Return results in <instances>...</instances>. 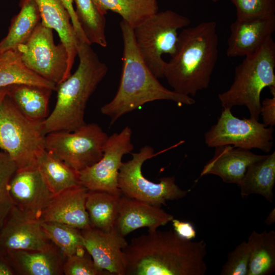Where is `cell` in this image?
Returning <instances> with one entry per match:
<instances>
[{
	"mask_svg": "<svg viewBox=\"0 0 275 275\" xmlns=\"http://www.w3.org/2000/svg\"><path fill=\"white\" fill-rule=\"evenodd\" d=\"M207 244L179 237L172 229L132 238L123 249L125 275H204Z\"/></svg>",
	"mask_w": 275,
	"mask_h": 275,
	"instance_id": "6da1fadb",
	"label": "cell"
},
{
	"mask_svg": "<svg viewBox=\"0 0 275 275\" xmlns=\"http://www.w3.org/2000/svg\"><path fill=\"white\" fill-rule=\"evenodd\" d=\"M120 26L123 41L120 82L113 99L100 108L102 114L109 117L110 125L149 102L167 100L180 105L194 104L196 101L190 96L169 90L160 84L139 53L133 28L123 20Z\"/></svg>",
	"mask_w": 275,
	"mask_h": 275,
	"instance_id": "7a4b0ae2",
	"label": "cell"
},
{
	"mask_svg": "<svg viewBox=\"0 0 275 275\" xmlns=\"http://www.w3.org/2000/svg\"><path fill=\"white\" fill-rule=\"evenodd\" d=\"M218 44L215 21L183 28L176 51L164 69V77L174 91L195 96L208 87L217 60Z\"/></svg>",
	"mask_w": 275,
	"mask_h": 275,
	"instance_id": "3957f363",
	"label": "cell"
},
{
	"mask_svg": "<svg viewBox=\"0 0 275 275\" xmlns=\"http://www.w3.org/2000/svg\"><path fill=\"white\" fill-rule=\"evenodd\" d=\"M79 64L76 71L57 87V99L51 113L44 121L48 133L74 131L86 124L87 102L108 71L91 44L78 40Z\"/></svg>",
	"mask_w": 275,
	"mask_h": 275,
	"instance_id": "277c9868",
	"label": "cell"
},
{
	"mask_svg": "<svg viewBox=\"0 0 275 275\" xmlns=\"http://www.w3.org/2000/svg\"><path fill=\"white\" fill-rule=\"evenodd\" d=\"M275 42L272 37L255 53L245 57L235 70L234 81L227 91L218 94L223 108L245 106L250 117L259 120L260 96L269 88L275 92Z\"/></svg>",
	"mask_w": 275,
	"mask_h": 275,
	"instance_id": "5b68a950",
	"label": "cell"
},
{
	"mask_svg": "<svg viewBox=\"0 0 275 275\" xmlns=\"http://www.w3.org/2000/svg\"><path fill=\"white\" fill-rule=\"evenodd\" d=\"M44 120L23 114L7 95L0 105V149L7 153L17 169L37 166L45 148Z\"/></svg>",
	"mask_w": 275,
	"mask_h": 275,
	"instance_id": "8992f818",
	"label": "cell"
},
{
	"mask_svg": "<svg viewBox=\"0 0 275 275\" xmlns=\"http://www.w3.org/2000/svg\"><path fill=\"white\" fill-rule=\"evenodd\" d=\"M190 20L174 11L167 10L151 15L133 28L139 53L149 70L157 78L164 77L166 62L162 56H172L176 51L178 31L187 27Z\"/></svg>",
	"mask_w": 275,
	"mask_h": 275,
	"instance_id": "52a82bcc",
	"label": "cell"
},
{
	"mask_svg": "<svg viewBox=\"0 0 275 275\" xmlns=\"http://www.w3.org/2000/svg\"><path fill=\"white\" fill-rule=\"evenodd\" d=\"M152 147L146 145L139 152L132 153V158L123 162L119 171L118 185L122 195L147 204L161 207L169 200L184 198L188 190L181 189L174 176L163 177L155 183L145 178L142 171L145 161L156 155Z\"/></svg>",
	"mask_w": 275,
	"mask_h": 275,
	"instance_id": "ba28073f",
	"label": "cell"
},
{
	"mask_svg": "<svg viewBox=\"0 0 275 275\" xmlns=\"http://www.w3.org/2000/svg\"><path fill=\"white\" fill-rule=\"evenodd\" d=\"M108 137L97 123H86L73 131L47 133L45 148L79 172L92 166L102 158Z\"/></svg>",
	"mask_w": 275,
	"mask_h": 275,
	"instance_id": "9c48e42d",
	"label": "cell"
},
{
	"mask_svg": "<svg viewBox=\"0 0 275 275\" xmlns=\"http://www.w3.org/2000/svg\"><path fill=\"white\" fill-rule=\"evenodd\" d=\"M273 127L251 117L239 119L233 115L231 108H224L216 123L205 133L204 140L209 147L229 145L268 153L273 145Z\"/></svg>",
	"mask_w": 275,
	"mask_h": 275,
	"instance_id": "30bf717a",
	"label": "cell"
},
{
	"mask_svg": "<svg viewBox=\"0 0 275 275\" xmlns=\"http://www.w3.org/2000/svg\"><path fill=\"white\" fill-rule=\"evenodd\" d=\"M16 49L25 66L45 79L58 86L68 77L66 49L61 42L55 44L52 30L41 22Z\"/></svg>",
	"mask_w": 275,
	"mask_h": 275,
	"instance_id": "8fae6325",
	"label": "cell"
},
{
	"mask_svg": "<svg viewBox=\"0 0 275 275\" xmlns=\"http://www.w3.org/2000/svg\"><path fill=\"white\" fill-rule=\"evenodd\" d=\"M131 135L132 130L127 126L119 133L108 136L102 158L92 166L78 172L79 183L89 190H103L122 195L118 185V175L123 155L133 149Z\"/></svg>",
	"mask_w": 275,
	"mask_h": 275,
	"instance_id": "7c38bea8",
	"label": "cell"
},
{
	"mask_svg": "<svg viewBox=\"0 0 275 275\" xmlns=\"http://www.w3.org/2000/svg\"><path fill=\"white\" fill-rule=\"evenodd\" d=\"M9 191L14 206L28 217L38 220L53 195L37 166L17 169Z\"/></svg>",
	"mask_w": 275,
	"mask_h": 275,
	"instance_id": "4fadbf2b",
	"label": "cell"
},
{
	"mask_svg": "<svg viewBox=\"0 0 275 275\" xmlns=\"http://www.w3.org/2000/svg\"><path fill=\"white\" fill-rule=\"evenodd\" d=\"M84 246L96 265L111 274L125 275L123 249L128 242L114 227L108 231L90 227L81 230Z\"/></svg>",
	"mask_w": 275,
	"mask_h": 275,
	"instance_id": "5bb4252c",
	"label": "cell"
},
{
	"mask_svg": "<svg viewBox=\"0 0 275 275\" xmlns=\"http://www.w3.org/2000/svg\"><path fill=\"white\" fill-rule=\"evenodd\" d=\"M53 245L40 220L28 217L13 206L0 230L1 250H45Z\"/></svg>",
	"mask_w": 275,
	"mask_h": 275,
	"instance_id": "9a60e30c",
	"label": "cell"
},
{
	"mask_svg": "<svg viewBox=\"0 0 275 275\" xmlns=\"http://www.w3.org/2000/svg\"><path fill=\"white\" fill-rule=\"evenodd\" d=\"M89 190L81 184L53 194L42 212L41 222L65 224L80 230L91 227L86 201Z\"/></svg>",
	"mask_w": 275,
	"mask_h": 275,
	"instance_id": "2e32d148",
	"label": "cell"
},
{
	"mask_svg": "<svg viewBox=\"0 0 275 275\" xmlns=\"http://www.w3.org/2000/svg\"><path fill=\"white\" fill-rule=\"evenodd\" d=\"M275 30V15L237 19L230 25L227 41L229 57H246L256 52Z\"/></svg>",
	"mask_w": 275,
	"mask_h": 275,
	"instance_id": "e0dca14e",
	"label": "cell"
},
{
	"mask_svg": "<svg viewBox=\"0 0 275 275\" xmlns=\"http://www.w3.org/2000/svg\"><path fill=\"white\" fill-rule=\"evenodd\" d=\"M173 218V215L161 207L122 195L114 227L125 237L132 231L144 227L148 228V232L154 231Z\"/></svg>",
	"mask_w": 275,
	"mask_h": 275,
	"instance_id": "ac0fdd59",
	"label": "cell"
},
{
	"mask_svg": "<svg viewBox=\"0 0 275 275\" xmlns=\"http://www.w3.org/2000/svg\"><path fill=\"white\" fill-rule=\"evenodd\" d=\"M15 274L61 275L66 257L54 244L45 250H0Z\"/></svg>",
	"mask_w": 275,
	"mask_h": 275,
	"instance_id": "d6986e66",
	"label": "cell"
},
{
	"mask_svg": "<svg viewBox=\"0 0 275 275\" xmlns=\"http://www.w3.org/2000/svg\"><path fill=\"white\" fill-rule=\"evenodd\" d=\"M264 155L229 145L217 146L212 158L204 166L200 176L212 174L226 183L238 185L249 166Z\"/></svg>",
	"mask_w": 275,
	"mask_h": 275,
	"instance_id": "ffe728a7",
	"label": "cell"
},
{
	"mask_svg": "<svg viewBox=\"0 0 275 275\" xmlns=\"http://www.w3.org/2000/svg\"><path fill=\"white\" fill-rule=\"evenodd\" d=\"M44 26L55 30L68 54V77L77 56L78 39L71 21L70 14L61 0H34Z\"/></svg>",
	"mask_w": 275,
	"mask_h": 275,
	"instance_id": "44dd1931",
	"label": "cell"
},
{
	"mask_svg": "<svg viewBox=\"0 0 275 275\" xmlns=\"http://www.w3.org/2000/svg\"><path fill=\"white\" fill-rule=\"evenodd\" d=\"M274 184L275 152L273 151L250 164L238 186L241 196L243 198L251 194H258L272 203Z\"/></svg>",
	"mask_w": 275,
	"mask_h": 275,
	"instance_id": "7402d4cb",
	"label": "cell"
},
{
	"mask_svg": "<svg viewBox=\"0 0 275 275\" xmlns=\"http://www.w3.org/2000/svg\"><path fill=\"white\" fill-rule=\"evenodd\" d=\"M52 91L45 87L18 84L8 86L7 95L25 116L34 120H44L48 116Z\"/></svg>",
	"mask_w": 275,
	"mask_h": 275,
	"instance_id": "603a6c76",
	"label": "cell"
},
{
	"mask_svg": "<svg viewBox=\"0 0 275 275\" xmlns=\"http://www.w3.org/2000/svg\"><path fill=\"white\" fill-rule=\"evenodd\" d=\"M18 84L35 85L52 91H57L58 87L29 69L16 49L1 52L0 88Z\"/></svg>",
	"mask_w": 275,
	"mask_h": 275,
	"instance_id": "cb8c5ba5",
	"label": "cell"
},
{
	"mask_svg": "<svg viewBox=\"0 0 275 275\" xmlns=\"http://www.w3.org/2000/svg\"><path fill=\"white\" fill-rule=\"evenodd\" d=\"M20 10L12 19L7 36L0 41V52L16 49L24 43L41 22L34 0H20Z\"/></svg>",
	"mask_w": 275,
	"mask_h": 275,
	"instance_id": "d4e9b609",
	"label": "cell"
},
{
	"mask_svg": "<svg viewBox=\"0 0 275 275\" xmlns=\"http://www.w3.org/2000/svg\"><path fill=\"white\" fill-rule=\"evenodd\" d=\"M37 166L53 194L80 184L78 172L46 149L38 156Z\"/></svg>",
	"mask_w": 275,
	"mask_h": 275,
	"instance_id": "484cf974",
	"label": "cell"
},
{
	"mask_svg": "<svg viewBox=\"0 0 275 275\" xmlns=\"http://www.w3.org/2000/svg\"><path fill=\"white\" fill-rule=\"evenodd\" d=\"M121 196L106 191L89 190L86 208L91 227L108 231L114 227Z\"/></svg>",
	"mask_w": 275,
	"mask_h": 275,
	"instance_id": "4316f807",
	"label": "cell"
},
{
	"mask_svg": "<svg viewBox=\"0 0 275 275\" xmlns=\"http://www.w3.org/2000/svg\"><path fill=\"white\" fill-rule=\"evenodd\" d=\"M251 253L247 275H269L275 271V232L253 231L248 240Z\"/></svg>",
	"mask_w": 275,
	"mask_h": 275,
	"instance_id": "83f0119b",
	"label": "cell"
},
{
	"mask_svg": "<svg viewBox=\"0 0 275 275\" xmlns=\"http://www.w3.org/2000/svg\"><path fill=\"white\" fill-rule=\"evenodd\" d=\"M92 1L103 14L116 13L133 28L158 10L156 0Z\"/></svg>",
	"mask_w": 275,
	"mask_h": 275,
	"instance_id": "f1b7e54d",
	"label": "cell"
},
{
	"mask_svg": "<svg viewBox=\"0 0 275 275\" xmlns=\"http://www.w3.org/2000/svg\"><path fill=\"white\" fill-rule=\"evenodd\" d=\"M78 21L89 43L107 46L105 15L92 0H73Z\"/></svg>",
	"mask_w": 275,
	"mask_h": 275,
	"instance_id": "f546056e",
	"label": "cell"
},
{
	"mask_svg": "<svg viewBox=\"0 0 275 275\" xmlns=\"http://www.w3.org/2000/svg\"><path fill=\"white\" fill-rule=\"evenodd\" d=\"M41 224L47 238L66 258L86 252L81 230L57 222H41Z\"/></svg>",
	"mask_w": 275,
	"mask_h": 275,
	"instance_id": "4dcf8cb0",
	"label": "cell"
},
{
	"mask_svg": "<svg viewBox=\"0 0 275 275\" xmlns=\"http://www.w3.org/2000/svg\"><path fill=\"white\" fill-rule=\"evenodd\" d=\"M17 170L16 164L9 155L0 149V230L14 206L9 185Z\"/></svg>",
	"mask_w": 275,
	"mask_h": 275,
	"instance_id": "1f68e13d",
	"label": "cell"
},
{
	"mask_svg": "<svg viewBox=\"0 0 275 275\" xmlns=\"http://www.w3.org/2000/svg\"><path fill=\"white\" fill-rule=\"evenodd\" d=\"M251 253L250 242L243 241L228 254L227 260L223 266L222 275H247Z\"/></svg>",
	"mask_w": 275,
	"mask_h": 275,
	"instance_id": "d6a6232c",
	"label": "cell"
},
{
	"mask_svg": "<svg viewBox=\"0 0 275 275\" xmlns=\"http://www.w3.org/2000/svg\"><path fill=\"white\" fill-rule=\"evenodd\" d=\"M237 19L246 20L275 15V0H231Z\"/></svg>",
	"mask_w": 275,
	"mask_h": 275,
	"instance_id": "836d02e7",
	"label": "cell"
},
{
	"mask_svg": "<svg viewBox=\"0 0 275 275\" xmlns=\"http://www.w3.org/2000/svg\"><path fill=\"white\" fill-rule=\"evenodd\" d=\"M65 275H111L98 267L86 251L82 255H74L66 258L63 266Z\"/></svg>",
	"mask_w": 275,
	"mask_h": 275,
	"instance_id": "e575fe53",
	"label": "cell"
},
{
	"mask_svg": "<svg viewBox=\"0 0 275 275\" xmlns=\"http://www.w3.org/2000/svg\"><path fill=\"white\" fill-rule=\"evenodd\" d=\"M272 97L266 98L261 105L260 115L262 117L263 124L268 127L275 125V93Z\"/></svg>",
	"mask_w": 275,
	"mask_h": 275,
	"instance_id": "d590c367",
	"label": "cell"
},
{
	"mask_svg": "<svg viewBox=\"0 0 275 275\" xmlns=\"http://www.w3.org/2000/svg\"><path fill=\"white\" fill-rule=\"evenodd\" d=\"M171 222L174 231L179 237L187 240H192L196 238V230L191 223L175 218Z\"/></svg>",
	"mask_w": 275,
	"mask_h": 275,
	"instance_id": "8d00e7d4",
	"label": "cell"
},
{
	"mask_svg": "<svg viewBox=\"0 0 275 275\" xmlns=\"http://www.w3.org/2000/svg\"><path fill=\"white\" fill-rule=\"evenodd\" d=\"M61 1L70 14L71 23L78 40L90 44L77 18L75 9L73 5V0H61Z\"/></svg>",
	"mask_w": 275,
	"mask_h": 275,
	"instance_id": "74e56055",
	"label": "cell"
},
{
	"mask_svg": "<svg viewBox=\"0 0 275 275\" xmlns=\"http://www.w3.org/2000/svg\"><path fill=\"white\" fill-rule=\"evenodd\" d=\"M15 273L0 252V275H14Z\"/></svg>",
	"mask_w": 275,
	"mask_h": 275,
	"instance_id": "f35d334b",
	"label": "cell"
},
{
	"mask_svg": "<svg viewBox=\"0 0 275 275\" xmlns=\"http://www.w3.org/2000/svg\"><path fill=\"white\" fill-rule=\"evenodd\" d=\"M275 222V208L272 209L266 217L265 223L267 225H271Z\"/></svg>",
	"mask_w": 275,
	"mask_h": 275,
	"instance_id": "ab89813d",
	"label": "cell"
},
{
	"mask_svg": "<svg viewBox=\"0 0 275 275\" xmlns=\"http://www.w3.org/2000/svg\"><path fill=\"white\" fill-rule=\"evenodd\" d=\"M8 87L0 88V105L7 95Z\"/></svg>",
	"mask_w": 275,
	"mask_h": 275,
	"instance_id": "60d3db41",
	"label": "cell"
},
{
	"mask_svg": "<svg viewBox=\"0 0 275 275\" xmlns=\"http://www.w3.org/2000/svg\"><path fill=\"white\" fill-rule=\"evenodd\" d=\"M213 2H217L218 0H211Z\"/></svg>",
	"mask_w": 275,
	"mask_h": 275,
	"instance_id": "b9f144b4",
	"label": "cell"
}]
</instances>
